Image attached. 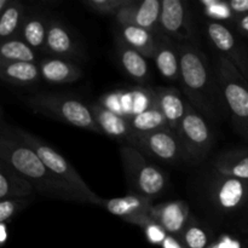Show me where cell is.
I'll return each mask as SVG.
<instances>
[{
  "mask_svg": "<svg viewBox=\"0 0 248 248\" xmlns=\"http://www.w3.org/2000/svg\"><path fill=\"white\" fill-rule=\"evenodd\" d=\"M0 162L27 179L36 194L55 200L87 203L74 188L52 173L31 147L16 137L11 126L2 121L0 132Z\"/></svg>",
  "mask_w": 248,
  "mask_h": 248,
  "instance_id": "1",
  "label": "cell"
},
{
  "mask_svg": "<svg viewBox=\"0 0 248 248\" xmlns=\"http://www.w3.org/2000/svg\"><path fill=\"white\" fill-rule=\"evenodd\" d=\"M181 58V80L189 104L198 113L218 120L228 108L205 53L193 43L178 44Z\"/></svg>",
  "mask_w": 248,
  "mask_h": 248,
  "instance_id": "2",
  "label": "cell"
},
{
  "mask_svg": "<svg viewBox=\"0 0 248 248\" xmlns=\"http://www.w3.org/2000/svg\"><path fill=\"white\" fill-rule=\"evenodd\" d=\"M24 102L35 113L63 121L74 127L103 135L90 107L72 94L44 92L27 96Z\"/></svg>",
  "mask_w": 248,
  "mask_h": 248,
  "instance_id": "3",
  "label": "cell"
},
{
  "mask_svg": "<svg viewBox=\"0 0 248 248\" xmlns=\"http://www.w3.org/2000/svg\"><path fill=\"white\" fill-rule=\"evenodd\" d=\"M11 130L18 140H21L22 142L26 143L28 147H31V149L35 152V154L40 157L41 161L46 165V167H47L55 176H57L58 178L64 181L65 183L69 184L72 188H74L80 195L84 196V198L86 199L87 203L97 206L102 205L103 199L99 198V196L87 186L86 182L81 178V176L78 173L77 170L70 165V162L68 161L64 156H62L60 153L56 152V150L53 149L52 147H50L47 143L44 142L43 140H40L38 136L33 135V133L28 132V131L23 130V128L17 127V126H11Z\"/></svg>",
  "mask_w": 248,
  "mask_h": 248,
  "instance_id": "4",
  "label": "cell"
},
{
  "mask_svg": "<svg viewBox=\"0 0 248 248\" xmlns=\"http://www.w3.org/2000/svg\"><path fill=\"white\" fill-rule=\"evenodd\" d=\"M120 157L126 181L133 194L154 200L166 188V174L159 167L148 162L140 150L123 144L120 147Z\"/></svg>",
  "mask_w": 248,
  "mask_h": 248,
  "instance_id": "5",
  "label": "cell"
},
{
  "mask_svg": "<svg viewBox=\"0 0 248 248\" xmlns=\"http://www.w3.org/2000/svg\"><path fill=\"white\" fill-rule=\"evenodd\" d=\"M216 75L235 126L248 140V81L222 55L218 56Z\"/></svg>",
  "mask_w": 248,
  "mask_h": 248,
  "instance_id": "6",
  "label": "cell"
},
{
  "mask_svg": "<svg viewBox=\"0 0 248 248\" xmlns=\"http://www.w3.org/2000/svg\"><path fill=\"white\" fill-rule=\"evenodd\" d=\"M177 136L191 161H202L212 148L213 136L207 123L189 103Z\"/></svg>",
  "mask_w": 248,
  "mask_h": 248,
  "instance_id": "7",
  "label": "cell"
},
{
  "mask_svg": "<svg viewBox=\"0 0 248 248\" xmlns=\"http://www.w3.org/2000/svg\"><path fill=\"white\" fill-rule=\"evenodd\" d=\"M131 147L140 150L142 154L150 155L166 162H177L186 157L178 136L171 130L136 133Z\"/></svg>",
  "mask_w": 248,
  "mask_h": 248,
  "instance_id": "8",
  "label": "cell"
},
{
  "mask_svg": "<svg viewBox=\"0 0 248 248\" xmlns=\"http://www.w3.org/2000/svg\"><path fill=\"white\" fill-rule=\"evenodd\" d=\"M207 33L219 55L227 58L248 81V51L244 44L220 22H208Z\"/></svg>",
  "mask_w": 248,
  "mask_h": 248,
  "instance_id": "9",
  "label": "cell"
},
{
  "mask_svg": "<svg viewBox=\"0 0 248 248\" xmlns=\"http://www.w3.org/2000/svg\"><path fill=\"white\" fill-rule=\"evenodd\" d=\"M160 31L167 38L179 44L191 43L193 26L188 4L182 0H162Z\"/></svg>",
  "mask_w": 248,
  "mask_h": 248,
  "instance_id": "10",
  "label": "cell"
},
{
  "mask_svg": "<svg viewBox=\"0 0 248 248\" xmlns=\"http://www.w3.org/2000/svg\"><path fill=\"white\" fill-rule=\"evenodd\" d=\"M101 206L113 216L121 218L130 224L138 225L142 229L154 222L150 217V212L154 206L153 200L138 194L103 200Z\"/></svg>",
  "mask_w": 248,
  "mask_h": 248,
  "instance_id": "11",
  "label": "cell"
},
{
  "mask_svg": "<svg viewBox=\"0 0 248 248\" xmlns=\"http://www.w3.org/2000/svg\"><path fill=\"white\" fill-rule=\"evenodd\" d=\"M162 1L160 0H143L136 1L121 10L114 19L118 24L140 27L153 34L160 33V15Z\"/></svg>",
  "mask_w": 248,
  "mask_h": 248,
  "instance_id": "12",
  "label": "cell"
},
{
  "mask_svg": "<svg viewBox=\"0 0 248 248\" xmlns=\"http://www.w3.org/2000/svg\"><path fill=\"white\" fill-rule=\"evenodd\" d=\"M46 51L52 57L63 60H82L84 51L75 39L73 31L58 19H50L48 22Z\"/></svg>",
  "mask_w": 248,
  "mask_h": 248,
  "instance_id": "13",
  "label": "cell"
},
{
  "mask_svg": "<svg viewBox=\"0 0 248 248\" xmlns=\"http://www.w3.org/2000/svg\"><path fill=\"white\" fill-rule=\"evenodd\" d=\"M89 107L103 135L120 140L123 144L131 145L136 132L132 130L126 116L111 110L101 103H92Z\"/></svg>",
  "mask_w": 248,
  "mask_h": 248,
  "instance_id": "14",
  "label": "cell"
},
{
  "mask_svg": "<svg viewBox=\"0 0 248 248\" xmlns=\"http://www.w3.org/2000/svg\"><path fill=\"white\" fill-rule=\"evenodd\" d=\"M189 213V206L186 201H169L153 206L150 217L164 228L167 234L179 239L190 220Z\"/></svg>",
  "mask_w": 248,
  "mask_h": 248,
  "instance_id": "15",
  "label": "cell"
},
{
  "mask_svg": "<svg viewBox=\"0 0 248 248\" xmlns=\"http://www.w3.org/2000/svg\"><path fill=\"white\" fill-rule=\"evenodd\" d=\"M248 196V182L223 177L213 186L212 199L216 205L225 212L241 207Z\"/></svg>",
  "mask_w": 248,
  "mask_h": 248,
  "instance_id": "16",
  "label": "cell"
},
{
  "mask_svg": "<svg viewBox=\"0 0 248 248\" xmlns=\"http://www.w3.org/2000/svg\"><path fill=\"white\" fill-rule=\"evenodd\" d=\"M152 94L154 103L166 118L171 131L177 135L186 113L188 103L184 102L178 90L171 87H159L152 91Z\"/></svg>",
  "mask_w": 248,
  "mask_h": 248,
  "instance_id": "17",
  "label": "cell"
},
{
  "mask_svg": "<svg viewBox=\"0 0 248 248\" xmlns=\"http://www.w3.org/2000/svg\"><path fill=\"white\" fill-rule=\"evenodd\" d=\"M153 60L164 79L177 81L181 78V58L178 45L172 39L161 34L157 36L156 51Z\"/></svg>",
  "mask_w": 248,
  "mask_h": 248,
  "instance_id": "18",
  "label": "cell"
},
{
  "mask_svg": "<svg viewBox=\"0 0 248 248\" xmlns=\"http://www.w3.org/2000/svg\"><path fill=\"white\" fill-rule=\"evenodd\" d=\"M41 78L51 84H70L81 79L82 70L69 60L48 57L39 63Z\"/></svg>",
  "mask_w": 248,
  "mask_h": 248,
  "instance_id": "19",
  "label": "cell"
},
{
  "mask_svg": "<svg viewBox=\"0 0 248 248\" xmlns=\"http://www.w3.org/2000/svg\"><path fill=\"white\" fill-rule=\"evenodd\" d=\"M116 52L121 67L131 79L140 84H145L149 80V67L142 53L124 43L120 38H116Z\"/></svg>",
  "mask_w": 248,
  "mask_h": 248,
  "instance_id": "20",
  "label": "cell"
},
{
  "mask_svg": "<svg viewBox=\"0 0 248 248\" xmlns=\"http://www.w3.org/2000/svg\"><path fill=\"white\" fill-rule=\"evenodd\" d=\"M0 78L15 86H31L43 79L39 64L31 62H0Z\"/></svg>",
  "mask_w": 248,
  "mask_h": 248,
  "instance_id": "21",
  "label": "cell"
},
{
  "mask_svg": "<svg viewBox=\"0 0 248 248\" xmlns=\"http://www.w3.org/2000/svg\"><path fill=\"white\" fill-rule=\"evenodd\" d=\"M34 194L35 189L24 177L0 162V200L29 199Z\"/></svg>",
  "mask_w": 248,
  "mask_h": 248,
  "instance_id": "22",
  "label": "cell"
},
{
  "mask_svg": "<svg viewBox=\"0 0 248 248\" xmlns=\"http://www.w3.org/2000/svg\"><path fill=\"white\" fill-rule=\"evenodd\" d=\"M118 38L127 44L145 58H154L157 46V36L147 29L127 24H119Z\"/></svg>",
  "mask_w": 248,
  "mask_h": 248,
  "instance_id": "23",
  "label": "cell"
},
{
  "mask_svg": "<svg viewBox=\"0 0 248 248\" xmlns=\"http://www.w3.org/2000/svg\"><path fill=\"white\" fill-rule=\"evenodd\" d=\"M219 176L248 182V150H230L224 153L215 162Z\"/></svg>",
  "mask_w": 248,
  "mask_h": 248,
  "instance_id": "24",
  "label": "cell"
},
{
  "mask_svg": "<svg viewBox=\"0 0 248 248\" xmlns=\"http://www.w3.org/2000/svg\"><path fill=\"white\" fill-rule=\"evenodd\" d=\"M127 119L136 133H153L157 131L171 130L164 114L154 103V99L147 109L133 115H128Z\"/></svg>",
  "mask_w": 248,
  "mask_h": 248,
  "instance_id": "25",
  "label": "cell"
},
{
  "mask_svg": "<svg viewBox=\"0 0 248 248\" xmlns=\"http://www.w3.org/2000/svg\"><path fill=\"white\" fill-rule=\"evenodd\" d=\"M48 22L50 19H46L39 14L29 15L24 18L21 28L22 40L34 51H46Z\"/></svg>",
  "mask_w": 248,
  "mask_h": 248,
  "instance_id": "26",
  "label": "cell"
},
{
  "mask_svg": "<svg viewBox=\"0 0 248 248\" xmlns=\"http://www.w3.org/2000/svg\"><path fill=\"white\" fill-rule=\"evenodd\" d=\"M36 52L22 39H9L0 45V62L36 63Z\"/></svg>",
  "mask_w": 248,
  "mask_h": 248,
  "instance_id": "27",
  "label": "cell"
},
{
  "mask_svg": "<svg viewBox=\"0 0 248 248\" xmlns=\"http://www.w3.org/2000/svg\"><path fill=\"white\" fill-rule=\"evenodd\" d=\"M24 18L23 5L18 1H12L0 16V36L2 41L14 39L17 31H21Z\"/></svg>",
  "mask_w": 248,
  "mask_h": 248,
  "instance_id": "28",
  "label": "cell"
},
{
  "mask_svg": "<svg viewBox=\"0 0 248 248\" xmlns=\"http://www.w3.org/2000/svg\"><path fill=\"white\" fill-rule=\"evenodd\" d=\"M179 240L186 248H210L208 234L193 218H190Z\"/></svg>",
  "mask_w": 248,
  "mask_h": 248,
  "instance_id": "29",
  "label": "cell"
},
{
  "mask_svg": "<svg viewBox=\"0 0 248 248\" xmlns=\"http://www.w3.org/2000/svg\"><path fill=\"white\" fill-rule=\"evenodd\" d=\"M135 0H85L84 5L99 15L115 17L125 7L133 4Z\"/></svg>",
  "mask_w": 248,
  "mask_h": 248,
  "instance_id": "30",
  "label": "cell"
},
{
  "mask_svg": "<svg viewBox=\"0 0 248 248\" xmlns=\"http://www.w3.org/2000/svg\"><path fill=\"white\" fill-rule=\"evenodd\" d=\"M31 203L29 199H6L0 200V223L10 222L17 213Z\"/></svg>",
  "mask_w": 248,
  "mask_h": 248,
  "instance_id": "31",
  "label": "cell"
},
{
  "mask_svg": "<svg viewBox=\"0 0 248 248\" xmlns=\"http://www.w3.org/2000/svg\"><path fill=\"white\" fill-rule=\"evenodd\" d=\"M143 230H144L147 240L153 245H159V246H161L162 242L165 241V239L169 236V234L165 232L164 228H161L155 222L150 223V224L147 225Z\"/></svg>",
  "mask_w": 248,
  "mask_h": 248,
  "instance_id": "32",
  "label": "cell"
},
{
  "mask_svg": "<svg viewBox=\"0 0 248 248\" xmlns=\"http://www.w3.org/2000/svg\"><path fill=\"white\" fill-rule=\"evenodd\" d=\"M228 5L232 14L237 15L239 17L248 15V0H230L228 1Z\"/></svg>",
  "mask_w": 248,
  "mask_h": 248,
  "instance_id": "33",
  "label": "cell"
},
{
  "mask_svg": "<svg viewBox=\"0 0 248 248\" xmlns=\"http://www.w3.org/2000/svg\"><path fill=\"white\" fill-rule=\"evenodd\" d=\"M205 5L207 6V14L210 15L211 17H213V19L218 18V19H222V18H229V17H232V10H227V11H220L219 9H216V5H215V1L212 2H205Z\"/></svg>",
  "mask_w": 248,
  "mask_h": 248,
  "instance_id": "34",
  "label": "cell"
},
{
  "mask_svg": "<svg viewBox=\"0 0 248 248\" xmlns=\"http://www.w3.org/2000/svg\"><path fill=\"white\" fill-rule=\"evenodd\" d=\"M161 247L162 248H186L183 244H182V241L178 239V237L171 236V235H169V236L165 239V241L162 242Z\"/></svg>",
  "mask_w": 248,
  "mask_h": 248,
  "instance_id": "35",
  "label": "cell"
},
{
  "mask_svg": "<svg viewBox=\"0 0 248 248\" xmlns=\"http://www.w3.org/2000/svg\"><path fill=\"white\" fill-rule=\"evenodd\" d=\"M236 24H237V29H239L241 33L248 35V15L239 17V18H237Z\"/></svg>",
  "mask_w": 248,
  "mask_h": 248,
  "instance_id": "36",
  "label": "cell"
},
{
  "mask_svg": "<svg viewBox=\"0 0 248 248\" xmlns=\"http://www.w3.org/2000/svg\"><path fill=\"white\" fill-rule=\"evenodd\" d=\"M0 232H1V237H0V244L4 246L7 239V224L6 223H0Z\"/></svg>",
  "mask_w": 248,
  "mask_h": 248,
  "instance_id": "37",
  "label": "cell"
},
{
  "mask_svg": "<svg viewBox=\"0 0 248 248\" xmlns=\"http://www.w3.org/2000/svg\"><path fill=\"white\" fill-rule=\"evenodd\" d=\"M234 246H237L236 244H235V242H232V241H222V242H219V244H217V245H215V246H212V247H210V248H232Z\"/></svg>",
  "mask_w": 248,
  "mask_h": 248,
  "instance_id": "38",
  "label": "cell"
},
{
  "mask_svg": "<svg viewBox=\"0 0 248 248\" xmlns=\"http://www.w3.org/2000/svg\"><path fill=\"white\" fill-rule=\"evenodd\" d=\"M11 2V0H0V12L5 11V10L10 6Z\"/></svg>",
  "mask_w": 248,
  "mask_h": 248,
  "instance_id": "39",
  "label": "cell"
}]
</instances>
